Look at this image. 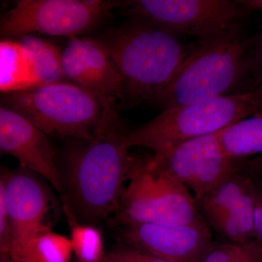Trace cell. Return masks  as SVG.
<instances>
[{"label": "cell", "mask_w": 262, "mask_h": 262, "mask_svg": "<svg viewBox=\"0 0 262 262\" xmlns=\"http://www.w3.org/2000/svg\"><path fill=\"white\" fill-rule=\"evenodd\" d=\"M126 129L116 110L104 111L93 139L70 155L61 199L81 223L108 221L118 209L132 158Z\"/></svg>", "instance_id": "obj_1"}, {"label": "cell", "mask_w": 262, "mask_h": 262, "mask_svg": "<svg viewBox=\"0 0 262 262\" xmlns=\"http://www.w3.org/2000/svg\"><path fill=\"white\" fill-rule=\"evenodd\" d=\"M97 39L115 62L123 84V102L130 105L155 102L193 48L176 33L135 18Z\"/></svg>", "instance_id": "obj_2"}, {"label": "cell", "mask_w": 262, "mask_h": 262, "mask_svg": "<svg viewBox=\"0 0 262 262\" xmlns=\"http://www.w3.org/2000/svg\"><path fill=\"white\" fill-rule=\"evenodd\" d=\"M255 46L243 27L198 42L155 103L166 110L241 94L250 75L255 78Z\"/></svg>", "instance_id": "obj_3"}, {"label": "cell", "mask_w": 262, "mask_h": 262, "mask_svg": "<svg viewBox=\"0 0 262 262\" xmlns=\"http://www.w3.org/2000/svg\"><path fill=\"white\" fill-rule=\"evenodd\" d=\"M256 114H261L259 105L253 91H248L166 108L141 126L127 128L124 139L128 148L139 146L162 153Z\"/></svg>", "instance_id": "obj_4"}, {"label": "cell", "mask_w": 262, "mask_h": 262, "mask_svg": "<svg viewBox=\"0 0 262 262\" xmlns=\"http://www.w3.org/2000/svg\"><path fill=\"white\" fill-rule=\"evenodd\" d=\"M128 184L110 227L160 224L186 225L203 221L188 188L158 165L151 156L132 157Z\"/></svg>", "instance_id": "obj_5"}, {"label": "cell", "mask_w": 262, "mask_h": 262, "mask_svg": "<svg viewBox=\"0 0 262 262\" xmlns=\"http://www.w3.org/2000/svg\"><path fill=\"white\" fill-rule=\"evenodd\" d=\"M5 107L16 112L46 135L89 141L104 108L96 96L75 84L60 82L5 94Z\"/></svg>", "instance_id": "obj_6"}, {"label": "cell", "mask_w": 262, "mask_h": 262, "mask_svg": "<svg viewBox=\"0 0 262 262\" xmlns=\"http://www.w3.org/2000/svg\"><path fill=\"white\" fill-rule=\"evenodd\" d=\"M130 18L142 19L178 35L198 38V42L244 27L250 11L239 1L230 0H136L117 2Z\"/></svg>", "instance_id": "obj_7"}, {"label": "cell", "mask_w": 262, "mask_h": 262, "mask_svg": "<svg viewBox=\"0 0 262 262\" xmlns=\"http://www.w3.org/2000/svg\"><path fill=\"white\" fill-rule=\"evenodd\" d=\"M116 7L101 0H19L2 15L0 32L4 39L34 33L71 39L97 27Z\"/></svg>", "instance_id": "obj_8"}, {"label": "cell", "mask_w": 262, "mask_h": 262, "mask_svg": "<svg viewBox=\"0 0 262 262\" xmlns=\"http://www.w3.org/2000/svg\"><path fill=\"white\" fill-rule=\"evenodd\" d=\"M221 131L152 155L161 168L192 191L195 202L247 163V160L226 155L220 143Z\"/></svg>", "instance_id": "obj_9"}, {"label": "cell", "mask_w": 262, "mask_h": 262, "mask_svg": "<svg viewBox=\"0 0 262 262\" xmlns=\"http://www.w3.org/2000/svg\"><path fill=\"white\" fill-rule=\"evenodd\" d=\"M62 65L66 78L96 96L104 110H116L124 101L121 76L97 39L71 38L62 52Z\"/></svg>", "instance_id": "obj_10"}, {"label": "cell", "mask_w": 262, "mask_h": 262, "mask_svg": "<svg viewBox=\"0 0 262 262\" xmlns=\"http://www.w3.org/2000/svg\"><path fill=\"white\" fill-rule=\"evenodd\" d=\"M122 244L169 262H199L213 244L206 221L186 225L135 224L122 227Z\"/></svg>", "instance_id": "obj_11"}, {"label": "cell", "mask_w": 262, "mask_h": 262, "mask_svg": "<svg viewBox=\"0 0 262 262\" xmlns=\"http://www.w3.org/2000/svg\"><path fill=\"white\" fill-rule=\"evenodd\" d=\"M0 190L4 194L11 226L10 253L50 228L44 221L50 210L51 194L37 174L24 167L2 170Z\"/></svg>", "instance_id": "obj_12"}, {"label": "cell", "mask_w": 262, "mask_h": 262, "mask_svg": "<svg viewBox=\"0 0 262 262\" xmlns=\"http://www.w3.org/2000/svg\"><path fill=\"white\" fill-rule=\"evenodd\" d=\"M0 150L2 154L16 158L21 167L46 179L63 196L54 146L32 122L3 106L0 108Z\"/></svg>", "instance_id": "obj_13"}, {"label": "cell", "mask_w": 262, "mask_h": 262, "mask_svg": "<svg viewBox=\"0 0 262 262\" xmlns=\"http://www.w3.org/2000/svg\"><path fill=\"white\" fill-rule=\"evenodd\" d=\"M258 165L259 159L248 161L244 168L229 176L196 201L200 213L210 228L229 214L235 206L252 184Z\"/></svg>", "instance_id": "obj_14"}, {"label": "cell", "mask_w": 262, "mask_h": 262, "mask_svg": "<svg viewBox=\"0 0 262 262\" xmlns=\"http://www.w3.org/2000/svg\"><path fill=\"white\" fill-rule=\"evenodd\" d=\"M38 87L27 52L12 39L0 43V89L5 94Z\"/></svg>", "instance_id": "obj_15"}, {"label": "cell", "mask_w": 262, "mask_h": 262, "mask_svg": "<svg viewBox=\"0 0 262 262\" xmlns=\"http://www.w3.org/2000/svg\"><path fill=\"white\" fill-rule=\"evenodd\" d=\"M72 253L70 239L50 227L7 256L17 262H70Z\"/></svg>", "instance_id": "obj_16"}, {"label": "cell", "mask_w": 262, "mask_h": 262, "mask_svg": "<svg viewBox=\"0 0 262 262\" xmlns=\"http://www.w3.org/2000/svg\"><path fill=\"white\" fill-rule=\"evenodd\" d=\"M220 143L227 156L247 160L262 154V114H256L221 131Z\"/></svg>", "instance_id": "obj_17"}, {"label": "cell", "mask_w": 262, "mask_h": 262, "mask_svg": "<svg viewBox=\"0 0 262 262\" xmlns=\"http://www.w3.org/2000/svg\"><path fill=\"white\" fill-rule=\"evenodd\" d=\"M18 42L28 55L38 86L63 82L62 52L55 45L34 35L24 36Z\"/></svg>", "instance_id": "obj_18"}, {"label": "cell", "mask_w": 262, "mask_h": 262, "mask_svg": "<svg viewBox=\"0 0 262 262\" xmlns=\"http://www.w3.org/2000/svg\"><path fill=\"white\" fill-rule=\"evenodd\" d=\"M70 226V241L78 262H102L106 253L102 234L94 226L80 223L70 208L63 204Z\"/></svg>", "instance_id": "obj_19"}, {"label": "cell", "mask_w": 262, "mask_h": 262, "mask_svg": "<svg viewBox=\"0 0 262 262\" xmlns=\"http://www.w3.org/2000/svg\"><path fill=\"white\" fill-rule=\"evenodd\" d=\"M102 262H169L137 248L121 244L105 255Z\"/></svg>", "instance_id": "obj_20"}, {"label": "cell", "mask_w": 262, "mask_h": 262, "mask_svg": "<svg viewBox=\"0 0 262 262\" xmlns=\"http://www.w3.org/2000/svg\"><path fill=\"white\" fill-rule=\"evenodd\" d=\"M245 244L213 241L199 262H235L244 251Z\"/></svg>", "instance_id": "obj_21"}, {"label": "cell", "mask_w": 262, "mask_h": 262, "mask_svg": "<svg viewBox=\"0 0 262 262\" xmlns=\"http://www.w3.org/2000/svg\"><path fill=\"white\" fill-rule=\"evenodd\" d=\"M255 241L262 246V157L253 180Z\"/></svg>", "instance_id": "obj_22"}, {"label": "cell", "mask_w": 262, "mask_h": 262, "mask_svg": "<svg viewBox=\"0 0 262 262\" xmlns=\"http://www.w3.org/2000/svg\"><path fill=\"white\" fill-rule=\"evenodd\" d=\"M12 244L11 226L3 192L0 190V253L8 255Z\"/></svg>", "instance_id": "obj_23"}, {"label": "cell", "mask_w": 262, "mask_h": 262, "mask_svg": "<svg viewBox=\"0 0 262 262\" xmlns=\"http://www.w3.org/2000/svg\"><path fill=\"white\" fill-rule=\"evenodd\" d=\"M235 262H262V246L256 241L245 244L244 251Z\"/></svg>", "instance_id": "obj_24"}, {"label": "cell", "mask_w": 262, "mask_h": 262, "mask_svg": "<svg viewBox=\"0 0 262 262\" xmlns=\"http://www.w3.org/2000/svg\"><path fill=\"white\" fill-rule=\"evenodd\" d=\"M262 80V27L255 46V87ZM254 87V89H255Z\"/></svg>", "instance_id": "obj_25"}, {"label": "cell", "mask_w": 262, "mask_h": 262, "mask_svg": "<svg viewBox=\"0 0 262 262\" xmlns=\"http://www.w3.org/2000/svg\"><path fill=\"white\" fill-rule=\"evenodd\" d=\"M239 2L248 11L257 10L262 13V0H244Z\"/></svg>", "instance_id": "obj_26"}, {"label": "cell", "mask_w": 262, "mask_h": 262, "mask_svg": "<svg viewBox=\"0 0 262 262\" xmlns=\"http://www.w3.org/2000/svg\"><path fill=\"white\" fill-rule=\"evenodd\" d=\"M252 91L255 98L257 100L260 110H261V114H262V80L255 87Z\"/></svg>", "instance_id": "obj_27"}, {"label": "cell", "mask_w": 262, "mask_h": 262, "mask_svg": "<svg viewBox=\"0 0 262 262\" xmlns=\"http://www.w3.org/2000/svg\"><path fill=\"white\" fill-rule=\"evenodd\" d=\"M0 262H17L14 260L12 259L9 256L7 255H0Z\"/></svg>", "instance_id": "obj_28"}]
</instances>
